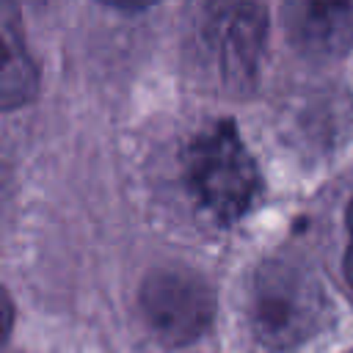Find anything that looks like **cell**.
<instances>
[{"label":"cell","instance_id":"4","mask_svg":"<svg viewBox=\"0 0 353 353\" xmlns=\"http://www.w3.org/2000/svg\"><path fill=\"white\" fill-rule=\"evenodd\" d=\"M141 314L168 347H185L207 334L215 317V292L188 268H157L141 284Z\"/></svg>","mask_w":353,"mask_h":353},{"label":"cell","instance_id":"1","mask_svg":"<svg viewBox=\"0 0 353 353\" xmlns=\"http://www.w3.org/2000/svg\"><path fill=\"white\" fill-rule=\"evenodd\" d=\"M265 39L262 0H190L185 8V52L223 91L245 94L256 85Z\"/></svg>","mask_w":353,"mask_h":353},{"label":"cell","instance_id":"5","mask_svg":"<svg viewBox=\"0 0 353 353\" xmlns=\"http://www.w3.org/2000/svg\"><path fill=\"white\" fill-rule=\"evenodd\" d=\"M284 33L309 61H336L353 47V0H287Z\"/></svg>","mask_w":353,"mask_h":353},{"label":"cell","instance_id":"2","mask_svg":"<svg viewBox=\"0 0 353 353\" xmlns=\"http://www.w3.org/2000/svg\"><path fill=\"white\" fill-rule=\"evenodd\" d=\"M248 317L265 347L290 350L314 339L331 323L334 306L309 265L292 256H273L256 268Z\"/></svg>","mask_w":353,"mask_h":353},{"label":"cell","instance_id":"6","mask_svg":"<svg viewBox=\"0 0 353 353\" xmlns=\"http://www.w3.org/2000/svg\"><path fill=\"white\" fill-rule=\"evenodd\" d=\"M3 41H6V63H3V110H14L36 97L39 74L33 61L25 52L22 33L14 17V0H3Z\"/></svg>","mask_w":353,"mask_h":353},{"label":"cell","instance_id":"9","mask_svg":"<svg viewBox=\"0 0 353 353\" xmlns=\"http://www.w3.org/2000/svg\"><path fill=\"white\" fill-rule=\"evenodd\" d=\"M347 229H350V237H353V201L347 207Z\"/></svg>","mask_w":353,"mask_h":353},{"label":"cell","instance_id":"3","mask_svg":"<svg viewBox=\"0 0 353 353\" xmlns=\"http://www.w3.org/2000/svg\"><path fill=\"white\" fill-rule=\"evenodd\" d=\"M182 171L193 199L218 223H234L259 196L256 163L245 152L237 127L229 119L204 127L188 143Z\"/></svg>","mask_w":353,"mask_h":353},{"label":"cell","instance_id":"10","mask_svg":"<svg viewBox=\"0 0 353 353\" xmlns=\"http://www.w3.org/2000/svg\"><path fill=\"white\" fill-rule=\"evenodd\" d=\"M28 3H41V0H28Z\"/></svg>","mask_w":353,"mask_h":353},{"label":"cell","instance_id":"8","mask_svg":"<svg viewBox=\"0 0 353 353\" xmlns=\"http://www.w3.org/2000/svg\"><path fill=\"white\" fill-rule=\"evenodd\" d=\"M345 276H347V281H350V287H353V243H350L347 256H345Z\"/></svg>","mask_w":353,"mask_h":353},{"label":"cell","instance_id":"7","mask_svg":"<svg viewBox=\"0 0 353 353\" xmlns=\"http://www.w3.org/2000/svg\"><path fill=\"white\" fill-rule=\"evenodd\" d=\"M102 3L116 6V8H146V6H152L157 0H102Z\"/></svg>","mask_w":353,"mask_h":353}]
</instances>
